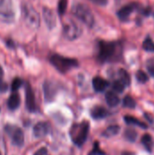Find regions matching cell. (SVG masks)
<instances>
[{
  "instance_id": "obj_23",
  "label": "cell",
  "mask_w": 154,
  "mask_h": 155,
  "mask_svg": "<svg viewBox=\"0 0 154 155\" xmlns=\"http://www.w3.org/2000/svg\"><path fill=\"white\" fill-rule=\"evenodd\" d=\"M124 136L128 141L133 143L137 139V132L133 128H128V129H126V131L124 133Z\"/></svg>"
},
{
  "instance_id": "obj_15",
  "label": "cell",
  "mask_w": 154,
  "mask_h": 155,
  "mask_svg": "<svg viewBox=\"0 0 154 155\" xmlns=\"http://www.w3.org/2000/svg\"><path fill=\"white\" fill-rule=\"evenodd\" d=\"M91 115L93 119H103L109 115V112L103 106H95L91 111Z\"/></svg>"
},
{
  "instance_id": "obj_1",
  "label": "cell",
  "mask_w": 154,
  "mask_h": 155,
  "mask_svg": "<svg viewBox=\"0 0 154 155\" xmlns=\"http://www.w3.org/2000/svg\"><path fill=\"white\" fill-rule=\"evenodd\" d=\"M122 54V45L117 42L101 41L98 45V59L102 63L116 61Z\"/></svg>"
},
{
  "instance_id": "obj_12",
  "label": "cell",
  "mask_w": 154,
  "mask_h": 155,
  "mask_svg": "<svg viewBox=\"0 0 154 155\" xmlns=\"http://www.w3.org/2000/svg\"><path fill=\"white\" fill-rule=\"evenodd\" d=\"M50 131V125L45 122H39L34 126V135L36 138H42L48 134Z\"/></svg>"
},
{
  "instance_id": "obj_29",
  "label": "cell",
  "mask_w": 154,
  "mask_h": 155,
  "mask_svg": "<svg viewBox=\"0 0 154 155\" xmlns=\"http://www.w3.org/2000/svg\"><path fill=\"white\" fill-rule=\"evenodd\" d=\"M23 84V80L20 78H15L12 82V85H11V89L13 92L17 91Z\"/></svg>"
},
{
  "instance_id": "obj_21",
  "label": "cell",
  "mask_w": 154,
  "mask_h": 155,
  "mask_svg": "<svg viewBox=\"0 0 154 155\" xmlns=\"http://www.w3.org/2000/svg\"><path fill=\"white\" fill-rule=\"evenodd\" d=\"M119 132H120L119 125H111L103 133V135L104 137H112V136L116 135Z\"/></svg>"
},
{
  "instance_id": "obj_11",
  "label": "cell",
  "mask_w": 154,
  "mask_h": 155,
  "mask_svg": "<svg viewBox=\"0 0 154 155\" xmlns=\"http://www.w3.org/2000/svg\"><path fill=\"white\" fill-rule=\"evenodd\" d=\"M57 87L56 85L50 81H46L44 84V94L46 102H52L56 94Z\"/></svg>"
},
{
  "instance_id": "obj_37",
  "label": "cell",
  "mask_w": 154,
  "mask_h": 155,
  "mask_svg": "<svg viewBox=\"0 0 154 155\" xmlns=\"http://www.w3.org/2000/svg\"><path fill=\"white\" fill-rule=\"evenodd\" d=\"M153 15H154V14H153Z\"/></svg>"
},
{
  "instance_id": "obj_32",
  "label": "cell",
  "mask_w": 154,
  "mask_h": 155,
  "mask_svg": "<svg viewBox=\"0 0 154 155\" xmlns=\"http://www.w3.org/2000/svg\"><path fill=\"white\" fill-rule=\"evenodd\" d=\"M89 1H91L92 3H93L97 5H100V6H104L108 3V0H89Z\"/></svg>"
},
{
  "instance_id": "obj_18",
  "label": "cell",
  "mask_w": 154,
  "mask_h": 155,
  "mask_svg": "<svg viewBox=\"0 0 154 155\" xmlns=\"http://www.w3.org/2000/svg\"><path fill=\"white\" fill-rule=\"evenodd\" d=\"M124 121L127 124H130V125H136V126H139L143 129H147V124L140 120H138L137 118L133 117V116H131V115H126L124 116Z\"/></svg>"
},
{
  "instance_id": "obj_33",
  "label": "cell",
  "mask_w": 154,
  "mask_h": 155,
  "mask_svg": "<svg viewBox=\"0 0 154 155\" xmlns=\"http://www.w3.org/2000/svg\"><path fill=\"white\" fill-rule=\"evenodd\" d=\"M8 86L5 82L3 81V79H0V93H5L6 92Z\"/></svg>"
},
{
  "instance_id": "obj_30",
  "label": "cell",
  "mask_w": 154,
  "mask_h": 155,
  "mask_svg": "<svg viewBox=\"0 0 154 155\" xmlns=\"http://www.w3.org/2000/svg\"><path fill=\"white\" fill-rule=\"evenodd\" d=\"M147 70L149 74L154 78V61H151L147 64Z\"/></svg>"
},
{
  "instance_id": "obj_27",
  "label": "cell",
  "mask_w": 154,
  "mask_h": 155,
  "mask_svg": "<svg viewBox=\"0 0 154 155\" xmlns=\"http://www.w3.org/2000/svg\"><path fill=\"white\" fill-rule=\"evenodd\" d=\"M67 7V0H59L58 3V13L60 15H64Z\"/></svg>"
},
{
  "instance_id": "obj_35",
  "label": "cell",
  "mask_w": 154,
  "mask_h": 155,
  "mask_svg": "<svg viewBox=\"0 0 154 155\" xmlns=\"http://www.w3.org/2000/svg\"><path fill=\"white\" fill-rule=\"evenodd\" d=\"M122 155H135V153L133 152H123Z\"/></svg>"
},
{
  "instance_id": "obj_31",
  "label": "cell",
  "mask_w": 154,
  "mask_h": 155,
  "mask_svg": "<svg viewBox=\"0 0 154 155\" xmlns=\"http://www.w3.org/2000/svg\"><path fill=\"white\" fill-rule=\"evenodd\" d=\"M7 153V150H6V146L5 143L3 140L0 141V155H6Z\"/></svg>"
},
{
  "instance_id": "obj_22",
  "label": "cell",
  "mask_w": 154,
  "mask_h": 155,
  "mask_svg": "<svg viewBox=\"0 0 154 155\" xmlns=\"http://www.w3.org/2000/svg\"><path fill=\"white\" fill-rule=\"evenodd\" d=\"M123 106L126 107V108L133 109V108H135V106H136V102H135V100H134L132 96L126 95V96L123 98Z\"/></svg>"
},
{
  "instance_id": "obj_2",
  "label": "cell",
  "mask_w": 154,
  "mask_h": 155,
  "mask_svg": "<svg viewBox=\"0 0 154 155\" xmlns=\"http://www.w3.org/2000/svg\"><path fill=\"white\" fill-rule=\"evenodd\" d=\"M89 133V123L83 122L81 124H75L71 129V138L74 144L82 146L87 140Z\"/></svg>"
},
{
  "instance_id": "obj_10",
  "label": "cell",
  "mask_w": 154,
  "mask_h": 155,
  "mask_svg": "<svg viewBox=\"0 0 154 155\" xmlns=\"http://www.w3.org/2000/svg\"><path fill=\"white\" fill-rule=\"evenodd\" d=\"M137 8H138V5L137 4H135V3L128 4V5L123 6L117 12V15H118V17H119L120 20L126 21L130 17V15H132V13H133Z\"/></svg>"
},
{
  "instance_id": "obj_36",
  "label": "cell",
  "mask_w": 154,
  "mask_h": 155,
  "mask_svg": "<svg viewBox=\"0 0 154 155\" xmlns=\"http://www.w3.org/2000/svg\"><path fill=\"white\" fill-rule=\"evenodd\" d=\"M3 75H4V72H3L2 67L0 66V79H2V78H3Z\"/></svg>"
},
{
  "instance_id": "obj_5",
  "label": "cell",
  "mask_w": 154,
  "mask_h": 155,
  "mask_svg": "<svg viewBox=\"0 0 154 155\" xmlns=\"http://www.w3.org/2000/svg\"><path fill=\"white\" fill-rule=\"evenodd\" d=\"M50 62L59 72H61L63 74L78 66L77 60L64 57V56H62L59 54H53L50 57Z\"/></svg>"
},
{
  "instance_id": "obj_19",
  "label": "cell",
  "mask_w": 154,
  "mask_h": 155,
  "mask_svg": "<svg viewBox=\"0 0 154 155\" xmlns=\"http://www.w3.org/2000/svg\"><path fill=\"white\" fill-rule=\"evenodd\" d=\"M142 143L148 152H152V149L153 147V140L150 134H146L142 137Z\"/></svg>"
},
{
  "instance_id": "obj_8",
  "label": "cell",
  "mask_w": 154,
  "mask_h": 155,
  "mask_svg": "<svg viewBox=\"0 0 154 155\" xmlns=\"http://www.w3.org/2000/svg\"><path fill=\"white\" fill-rule=\"evenodd\" d=\"M5 130L6 134L11 137L12 143L15 146L22 147L24 145L25 136H24V133H23L22 129H20L19 127L14 126V125L7 124L5 127Z\"/></svg>"
},
{
  "instance_id": "obj_24",
  "label": "cell",
  "mask_w": 154,
  "mask_h": 155,
  "mask_svg": "<svg viewBox=\"0 0 154 155\" xmlns=\"http://www.w3.org/2000/svg\"><path fill=\"white\" fill-rule=\"evenodd\" d=\"M143 48L147 52H154V42L150 37H147L143 41Z\"/></svg>"
},
{
  "instance_id": "obj_7",
  "label": "cell",
  "mask_w": 154,
  "mask_h": 155,
  "mask_svg": "<svg viewBox=\"0 0 154 155\" xmlns=\"http://www.w3.org/2000/svg\"><path fill=\"white\" fill-rule=\"evenodd\" d=\"M15 18V12L12 0H0V21L12 23Z\"/></svg>"
},
{
  "instance_id": "obj_14",
  "label": "cell",
  "mask_w": 154,
  "mask_h": 155,
  "mask_svg": "<svg viewBox=\"0 0 154 155\" xmlns=\"http://www.w3.org/2000/svg\"><path fill=\"white\" fill-rule=\"evenodd\" d=\"M109 85V83L100 77V76H96L93 79V87L94 89L95 92H98V93H101V92H103Z\"/></svg>"
},
{
  "instance_id": "obj_13",
  "label": "cell",
  "mask_w": 154,
  "mask_h": 155,
  "mask_svg": "<svg viewBox=\"0 0 154 155\" xmlns=\"http://www.w3.org/2000/svg\"><path fill=\"white\" fill-rule=\"evenodd\" d=\"M43 16H44V22H45L47 27L50 30H52L56 25V18H55V15H54L53 10H51L48 7H44L43 8Z\"/></svg>"
},
{
  "instance_id": "obj_16",
  "label": "cell",
  "mask_w": 154,
  "mask_h": 155,
  "mask_svg": "<svg viewBox=\"0 0 154 155\" xmlns=\"http://www.w3.org/2000/svg\"><path fill=\"white\" fill-rule=\"evenodd\" d=\"M105 100H106V103L109 106L111 107H115L117 106L119 104H120V98L119 96L117 95L116 93L114 92H107L106 94H105Z\"/></svg>"
},
{
  "instance_id": "obj_4",
  "label": "cell",
  "mask_w": 154,
  "mask_h": 155,
  "mask_svg": "<svg viewBox=\"0 0 154 155\" xmlns=\"http://www.w3.org/2000/svg\"><path fill=\"white\" fill-rule=\"evenodd\" d=\"M22 15L26 25L32 29H37L40 25V16L36 10L28 3L22 4Z\"/></svg>"
},
{
  "instance_id": "obj_20",
  "label": "cell",
  "mask_w": 154,
  "mask_h": 155,
  "mask_svg": "<svg viewBox=\"0 0 154 155\" xmlns=\"http://www.w3.org/2000/svg\"><path fill=\"white\" fill-rule=\"evenodd\" d=\"M118 76H119V80L122 81L125 86H129L131 84V78L129 74L124 70V69H120L118 72Z\"/></svg>"
},
{
  "instance_id": "obj_34",
  "label": "cell",
  "mask_w": 154,
  "mask_h": 155,
  "mask_svg": "<svg viewBox=\"0 0 154 155\" xmlns=\"http://www.w3.org/2000/svg\"><path fill=\"white\" fill-rule=\"evenodd\" d=\"M48 154V152H47V149L45 147H43V148H40L38 151H36L34 155H47Z\"/></svg>"
},
{
  "instance_id": "obj_17",
  "label": "cell",
  "mask_w": 154,
  "mask_h": 155,
  "mask_svg": "<svg viewBox=\"0 0 154 155\" xmlns=\"http://www.w3.org/2000/svg\"><path fill=\"white\" fill-rule=\"evenodd\" d=\"M19 105H20V96L16 93L12 94L7 100V107L10 110L14 111L16 110L19 107Z\"/></svg>"
},
{
  "instance_id": "obj_26",
  "label": "cell",
  "mask_w": 154,
  "mask_h": 155,
  "mask_svg": "<svg viewBox=\"0 0 154 155\" xmlns=\"http://www.w3.org/2000/svg\"><path fill=\"white\" fill-rule=\"evenodd\" d=\"M136 79H137L138 82H140L142 84H144V83H146L149 80V77L146 74V73H144L143 71L140 70V71H138L136 73Z\"/></svg>"
},
{
  "instance_id": "obj_6",
  "label": "cell",
  "mask_w": 154,
  "mask_h": 155,
  "mask_svg": "<svg viewBox=\"0 0 154 155\" xmlns=\"http://www.w3.org/2000/svg\"><path fill=\"white\" fill-rule=\"evenodd\" d=\"M82 28L74 20L68 19L64 23V34L68 40L73 41L79 38L82 35Z\"/></svg>"
},
{
  "instance_id": "obj_9",
  "label": "cell",
  "mask_w": 154,
  "mask_h": 155,
  "mask_svg": "<svg viewBox=\"0 0 154 155\" xmlns=\"http://www.w3.org/2000/svg\"><path fill=\"white\" fill-rule=\"evenodd\" d=\"M25 107L31 113H34L37 111L34 94L31 85L28 83L25 84Z\"/></svg>"
},
{
  "instance_id": "obj_25",
  "label": "cell",
  "mask_w": 154,
  "mask_h": 155,
  "mask_svg": "<svg viewBox=\"0 0 154 155\" xmlns=\"http://www.w3.org/2000/svg\"><path fill=\"white\" fill-rule=\"evenodd\" d=\"M112 87H113V90L115 93H123V90H124V88H125L126 86H125V84H124L122 81L116 80V81H114V82L113 83Z\"/></svg>"
},
{
  "instance_id": "obj_28",
  "label": "cell",
  "mask_w": 154,
  "mask_h": 155,
  "mask_svg": "<svg viewBox=\"0 0 154 155\" xmlns=\"http://www.w3.org/2000/svg\"><path fill=\"white\" fill-rule=\"evenodd\" d=\"M88 155H105V153L103 152V151L100 149V146H99L98 142H95V143H93V150L90 152V153Z\"/></svg>"
},
{
  "instance_id": "obj_3",
  "label": "cell",
  "mask_w": 154,
  "mask_h": 155,
  "mask_svg": "<svg viewBox=\"0 0 154 155\" xmlns=\"http://www.w3.org/2000/svg\"><path fill=\"white\" fill-rule=\"evenodd\" d=\"M73 13L75 17L82 21L86 26L92 27L94 24V16L92 10L84 4L79 3L73 6Z\"/></svg>"
}]
</instances>
